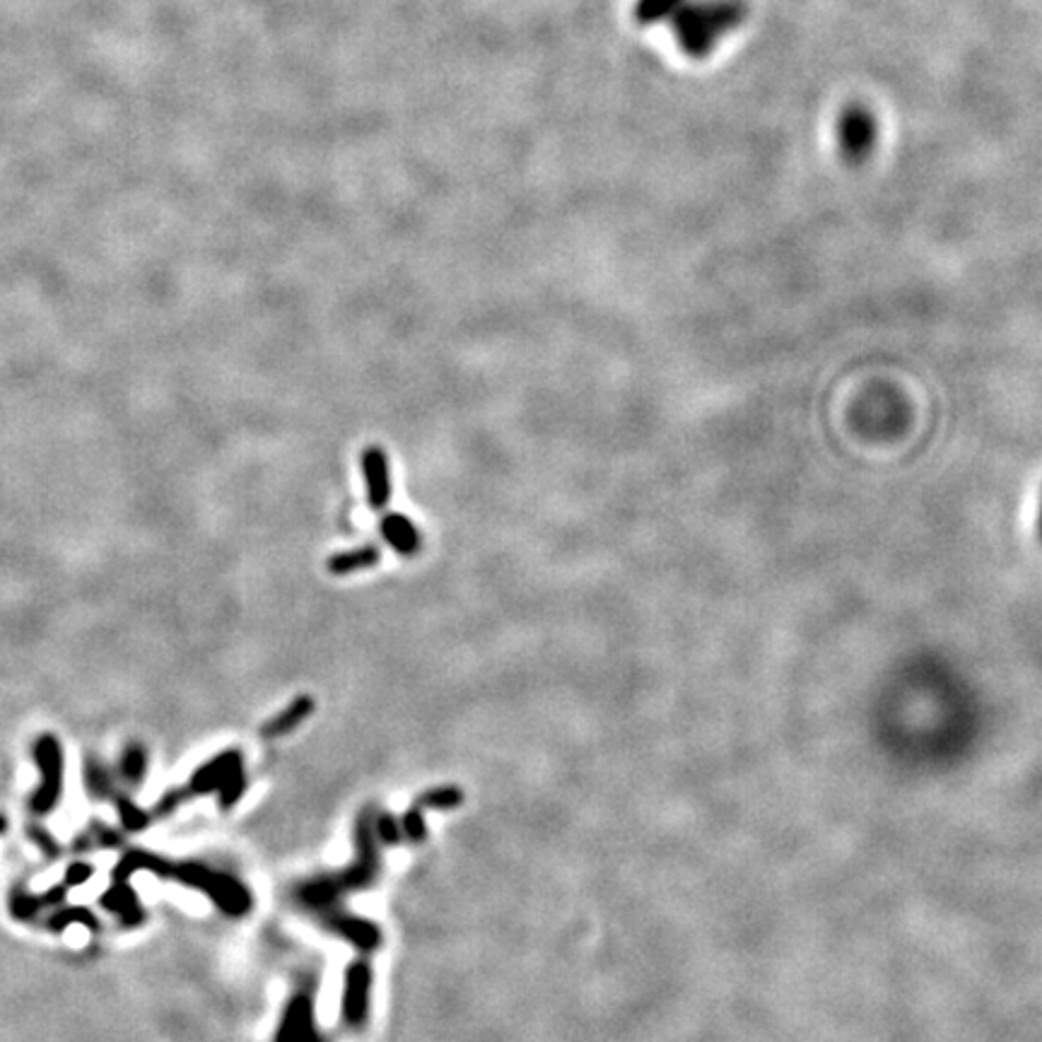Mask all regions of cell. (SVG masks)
<instances>
[{
	"label": "cell",
	"mask_w": 1042,
	"mask_h": 1042,
	"mask_svg": "<svg viewBox=\"0 0 1042 1042\" xmlns=\"http://www.w3.org/2000/svg\"><path fill=\"white\" fill-rule=\"evenodd\" d=\"M133 862L138 872H150L159 878H174V881L199 890V893L213 900L217 910H223L229 917H241V914H247L253 905L251 893L239 878L223 872H213V868L205 864L169 862L165 856L150 854L145 850H135Z\"/></svg>",
	"instance_id": "6da1fadb"
},
{
	"label": "cell",
	"mask_w": 1042,
	"mask_h": 1042,
	"mask_svg": "<svg viewBox=\"0 0 1042 1042\" xmlns=\"http://www.w3.org/2000/svg\"><path fill=\"white\" fill-rule=\"evenodd\" d=\"M666 20L674 22L683 51H688L690 56H704L726 27L736 25L738 5L729 3V0H720V3H686V0H678Z\"/></svg>",
	"instance_id": "7a4b0ae2"
},
{
	"label": "cell",
	"mask_w": 1042,
	"mask_h": 1042,
	"mask_svg": "<svg viewBox=\"0 0 1042 1042\" xmlns=\"http://www.w3.org/2000/svg\"><path fill=\"white\" fill-rule=\"evenodd\" d=\"M357 848H360L357 862L347 868V872L335 876H321L315 878V881L303 884L297 888V900L311 910H329L331 902L341 893H345V890H355L372 881L379 862L372 844V832L365 826V820L357 826Z\"/></svg>",
	"instance_id": "3957f363"
},
{
	"label": "cell",
	"mask_w": 1042,
	"mask_h": 1042,
	"mask_svg": "<svg viewBox=\"0 0 1042 1042\" xmlns=\"http://www.w3.org/2000/svg\"><path fill=\"white\" fill-rule=\"evenodd\" d=\"M247 790V774H245V758L239 750H225L217 758L208 762L191 774L187 786H181L183 798L189 796H208L217 794L220 806L229 808L235 806L241 794Z\"/></svg>",
	"instance_id": "277c9868"
},
{
	"label": "cell",
	"mask_w": 1042,
	"mask_h": 1042,
	"mask_svg": "<svg viewBox=\"0 0 1042 1042\" xmlns=\"http://www.w3.org/2000/svg\"><path fill=\"white\" fill-rule=\"evenodd\" d=\"M34 762L42 772V782L32 796V814L49 816L63 796V748L61 741L44 734L34 741Z\"/></svg>",
	"instance_id": "5b68a950"
},
{
	"label": "cell",
	"mask_w": 1042,
	"mask_h": 1042,
	"mask_svg": "<svg viewBox=\"0 0 1042 1042\" xmlns=\"http://www.w3.org/2000/svg\"><path fill=\"white\" fill-rule=\"evenodd\" d=\"M363 476L367 488V502L372 509H384L391 500V471L387 451L372 445L363 451Z\"/></svg>",
	"instance_id": "8992f818"
},
{
	"label": "cell",
	"mask_w": 1042,
	"mask_h": 1042,
	"mask_svg": "<svg viewBox=\"0 0 1042 1042\" xmlns=\"http://www.w3.org/2000/svg\"><path fill=\"white\" fill-rule=\"evenodd\" d=\"M275 1042H321L315 1026V1006L307 994H297L287 1004Z\"/></svg>",
	"instance_id": "52a82bcc"
},
{
	"label": "cell",
	"mask_w": 1042,
	"mask_h": 1042,
	"mask_svg": "<svg viewBox=\"0 0 1042 1042\" xmlns=\"http://www.w3.org/2000/svg\"><path fill=\"white\" fill-rule=\"evenodd\" d=\"M369 968L365 963H353L345 972V992H343V1018L351 1028H360L367 1016L369 999Z\"/></svg>",
	"instance_id": "ba28073f"
},
{
	"label": "cell",
	"mask_w": 1042,
	"mask_h": 1042,
	"mask_svg": "<svg viewBox=\"0 0 1042 1042\" xmlns=\"http://www.w3.org/2000/svg\"><path fill=\"white\" fill-rule=\"evenodd\" d=\"M379 531H381V536H384L389 546L396 550L399 555H403V558H413V555H418L421 548H423V538H421L418 526H415L408 517H403L399 512H391V514L381 517Z\"/></svg>",
	"instance_id": "9c48e42d"
},
{
	"label": "cell",
	"mask_w": 1042,
	"mask_h": 1042,
	"mask_svg": "<svg viewBox=\"0 0 1042 1042\" xmlns=\"http://www.w3.org/2000/svg\"><path fill=\"white\" fill-rule=\"evenodd\" d=\"M99 905L107 912H111L114 917H119L123 926H138L145 920L141 898H138V893L129 886V881H114V886L102 893Z\"/></svg>",
	"instance_id": "30bf717a"
},
{
	"label": "cell",
	"mask_w": 1042,
	"mask_h": 1042,
	"mask_svg": "<svg viewBox=\"0 0 1042 1042\" xmlns=\"http://www.w3.org/2000/svg\"><path fill=\"white\" fill-rule=\"evenodd\" d=\"M66 886H54L49 893L44 896L15 888L13 896H10V912H13L15 920H32L34 914L42 912L44 908H58V902L66 900Z\"/></svg>",
	"instance_id": "8fae6325"
},
{
	"label": "cell",
	"mask_w": 1042,
	"mask_h": 1042,
	"mask_svg": "<svg viewBox=\"0 0 1042 1042\" xmlns=\"http://www.w3.org/2000/svg\"><path fill=\"white\" fill-rule=\"evenodd\" d=\"M311 710H315V700L307 698V695H303V698H297L295 702H289L287 708L281 712V714H275L271 722H265L263 729H261V734L265 738H277V736H285L293 732V729L297 724H303L307 717L311 714Z\"/></svg>",
	"instance_id": "7c38bea8"
},
{
	"label": "cell",
	"mask_w": 1042,
	"mask_h": 1042,
	"mask_svg": "<svg viewBox=\"0 0 1042 1042\" xmlns=\"http://www.w3.org/2000/svg\"><path fill=\"white\" fill-rule=\"evenodd\" d=\"M379 560H381V553L377 546H360L353 550L335 553L333 558H329L327 570L333 577H345V575L367 570V567H375Z\"/></svg>",
	"instance_id": "4fadbf2b"
},
{
	"label": "cell",
	"mask_w": 1042,
	"mask_h": 1042,
	"mask_svg": "<svg viewBox=\"0 0 1042 1042\" xmlns=\"http://www.w3.org/2000/svg\"><path fill=\"white\" fill-rule=\"evenodd\" d=\"M327 924H329V929L339 932L341 936L351 939L353 944H357L360 948H375L379 944V932L375 929L372 924H367L363 920L345 917V914L335 912V914H329Z\"/></svg>",
	"instance_id": "5bb4252c"
},
{
	"label": "cell",
	"mask_w": 1042,
	"mask_h": 1042,
	"mask_svg": "<svg viewBox=\"0 0 1042 1042\" xmlns=\"http://www.w3.org/2000/svg\"><path fill=\"white\" fill-rule=\"evenodd\" d=\"M49 929L54 934H61L66 932L68 926H85V929L90 932H97L99 929V920H97V914L92 912L90 908H83V905H63V908H56V912L49 917Z\"/></svg>",
	"instance_id": "9a60e30c"
},
{
	"label": "cell",
	"mask_w": 1042,
	"mask_h": 1042,
	"mask_svg": "<svg viewBox=\"0 0 1042 1042\" xmlns=\"http://www.w3.org/2000/svg\"><path fill=\"white\" fill-rule=\"evenodd\" d=\"M145 774H147V750H145V746L129 744L123 748L121 758H119V778L126 784L138 786L145 780Z\"/></svg>",
	"instance_id": "2e32d148"
},
{
	"label": "cell",
	"mask_w": 1042,
	"mask_h": 1042,
	"mask_svg": "<svg viewBox=\"0 0 1042 1042\" xmlns=\"http://www.w3.org/2000/svg\"><path fill=\"white\" fill-rule=\"evenodd\" d=\"M85 786L92 798H114V778L111 772L97 760H87L85 766Z\"/></svg>",
	"instance_id": "e0dca14e"
},
{
	"label": "cell",
	"mask_w": 1042,
	"mask_h": 1042,
	"mask_svg": "<svg viewBox=\"0 0 1042 1042\" xmlns=\"http://www.w3.org/2000/svg\"><path fill=\"white\" fill-rule=\"evenodd\" d=\"M114 804H116V810H119L121 828L126 832H141L150 826V820H153L147 810H143L129 796H114Z\"/></svg>",
	"instance_id": "ac0fdd59"
},
{
	"label": "cell",
	"mask_w": 1042,
	"mask_h": 1042,
	"mask_svg": "<svg viewBox=\"0 0 1042 1042\" xmlns=\"http://www.w3.org/2000/svg\"><path fill=\"white\" fill-rule=\"evenodd\" d=\"M678 0H640L635 8V17L650 25V22H662L671 15Z\"/></svg>",
	"instance_id": "d6986e66"
},
{
	"label": "cell",
	"mask_w": 1042,
	"mask_h": 1042,
	"mask_svg": "<svg viewBox=\"0 0 1042 1042\" xmlns=\"http://www.w3.org/2000/svg\"><path fill=\"white\" fill-rule=\"evenodd\" d=\"M463 802V796L459 790H454V786H449V790H435V792H427L423 794L418 802H415V808H430V806H437V808H454Z\"/></svg>",
	"instance_id": "ffe728a7"
},
{
	"label": "cell",
	"mask_w": 1042,
	"mask_h": 1042,
	"mask_svg": "<svg viewBox=\"0 0 1042 1042\" xmlns=\"http://www.w3.org/2000/svg\"><path fill=\"white\" fill-rule=\"evenodd\" d=\"M401 832L408 840L413 842H421L425 838V818H423V810L421 808H411V814L403 818V826H401Z\"/></svg>",
	"instance_id": "44dd1931"
},
{
	"label": "cell",
	"mask_w": 1042,
	"mask_h": 1042,
	"mask_svg": "<svg viewBox=\"0 0 1042 1042\" xmlns=\"http://www.w3.org/2000/svg\"><path fill=\"white\" fill-rule=\"evenodd\" d=\"M29 838L46 856H49V860H58V856H61V844H58L44 828L29 826Z\"/></svg>",
	"instance_id": "7402d4cb"
},
{
	"label": "cell",
	"mask_w": 1042,
	"mask_h": 1042,
	"mask_svg": "<svg viewBox=\"0 0 1042 1042\" xmlns=\"http://www.w3.org/2000/svg\"><path fill=\"white\" fill-rule=\"evenodd\" d=\"M92 874H95V868H92V864L87 862H75L66 868V886H83L87 884Z\"/></svg>",
	"instance_id": "603a6c76"
},
{
	"label": "cell",
	"mask_w": 1042,
	"mask_h": 1042,
	"mask_svg": "<svg viewBox=\"0 0 1042 1042\" xmlns=\"http://www.w3.org/2000/svg\"><path fill=\"white\" fill-rule=\"evenodd\" d=\"M377 830H379V838L384 840V842H389V844L399 842V838L403 836L401 826H399L396 820H393L391 816H381V818L377 820Z\"/></svg>",
	"instance_id": "cb8c5ba5"
},
{
	"label": "cell",
	"mask_w": 1042,
	"mask_h": 1042,
	"mask_svg": "<svg viewBox=\"0 0 1042 1042\" xmlns=\"http://www.w3.org/2000/svg\"><path fill=\"white\" fill-rule=\"evenodd\" d=\"M5 830H8V820L0 816V836H5Z\"/></svg>",
	"instance_id": "d4e9b609"
},
{
	"label": "cell",
	"mask_w": 1042,
	"mask_h": 1042,
	"mask_svg": "<svg viewBox=\"0 0 1042 1042\" xmlns=\"http://www.w3.org/2000/svg\"><path fill=\"white\" fill-rule=\"evenodd\" d=\"M1040 536H1042V505H1040Z\"/></svg>",
	"instance_id": "484cf974"
}]
</instances>
